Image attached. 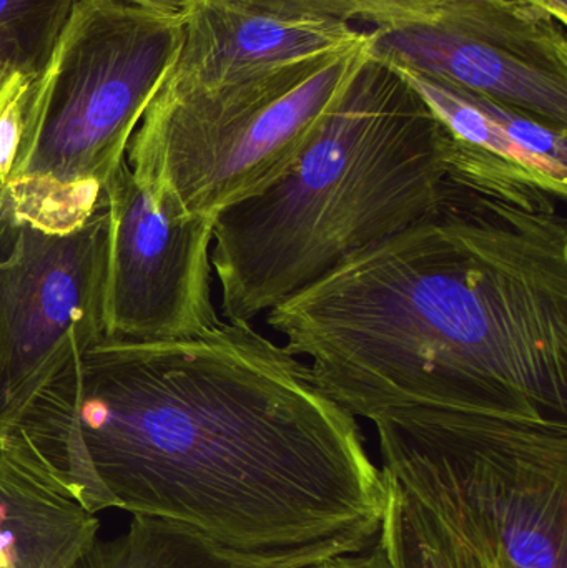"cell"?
Masks as SVG:
<instances>
[{"label":"cell","mask_w":567,"mask_h":568,"mask_svg":"<svg viewBox=\"0 0 567 568\" xmlns=\"http://www.w3.org/2000/svg\"><path fill=\"white\" fill-rule=\"evenodd\" d=\"M69 568H266L226 552L190 527L162 517L133 516L129 530L95 540Z\"/></svg>","instance_id":"obj_14"},{"label":"cell","mask_w":567,"mask_h":568,"mask_svg":"<svg viewBox=\"0 0 567 568\" xmlns=\"http://www.w3.org/2000/svg\"><path fill=\"white\" fill-rule=\"evenodd\" d=\"M40 70L39 63L17 40L0 36V155L10 119Z\"/></svg>","instance_id":"obj_17"},{"label":"cell","mask_w":567,"mask_h":568,"mask_svg":"<svg viewBox=\"0 0 567 568\" xmlns=\"http://www.w3.org/2000/svg\"><path fill=\"white\" fill-rule=\"evenodd\" d=\"M283 17H315L336 22L388 27L448 26L506 37L546 36L563 29L541 7L516 0H240Z\"/></svg>","instance_id":"obj_12"},{"label":"cell","mask_w":567,"mask_h":568,"mask_svg":"<svg viewBox=\"0 0 567 568\" xmlns=\"http://www.w3.org/2000/svg\"><path fill=\"white\" fill-rule=\"evenodd\" d=\"M183 17L77 0L23 97L0 160L19 212L67 226L105 203L146 106L182 45Z\"/></svg>","instance_id":"obj_4"},{"label":"cell","mask_w":567,"mask_h":568,"mask_svg":"<svg viewBox=\"0 0 567 568\" xmlns=\"http://www.w3.org/2000/svg\"><path fill=\"white\" fill-rule=\"evenodd\" d=\"M372 53L392 65L523 110L567 129L565 30L506 37L448 26L369 30Z\"/></svg>","instance_id":"obj_9"},{"label":"cell","mask_w":567,"mask_h":568,"mask_svg":"<svg viewBox=\"0 0 567 568\" xmlns=\"http://www.w3.org/2000/svg\"><path fill=\"white\" fill-rule=\"evenodd\" d=\"M516 2H526V3H533V6H536V3L533 2V0H516Z\"/></svg>","instance_id":"obj_22"},{"label":"cell","mask_w":567,"mask_h":568,"mask_svg":"<svg viewBox=\"0 0 567 568\" xmlns=\"http://www.w3.org/2000/svg\"><path fill=\"white\" fill-rule=\"evenodd\" d=\"M363 33L336 20L275 16L240 0H196L183 16L182 45L166 77L209 85L346 45Z\"/></svg>","instance_id":"obj_10"},{"label":"cell","mask_w":567,"mask_h":568,"mask_svg":"<svg viewBox=\"0 0 567 568\" xmlns=\"http://www.w3.org/2000/svg\"><path fill=\"white\" fill-rule=\"evenodd\" d=\"M383 473L498 568H567V424L443 409L372 420Z\"/></svg>","instance_id":"obj_6"},{"label":"cell","mask_w":567,"mask_h":568,"mask_svg":"<svg viewBox=\"0 0 567 568\" xmlns=\"http://www.w3.org/2000/svg\"><path fill=\"white\" fill-rule=\"evenodd\" d=\"M105 196V341L170 343L219 326L210 262L215 219L153 202L126 159L110 176Z\"/></svg>","instance_id":"obj_8"},{"label":"cell","mask_w":567,"mask_h":568,"mask_svg":"<svg viewBox=\"0 0 567 568\" xmlns=\"http://www.w3.org/2000/svg\"><path fill=\"white\" fill-rule=\"evenodd\" d=\"M3 193H6V182H3V173L0 170V203H2Z\"/></svg>","instance_id":"obj_21"},{"label":"cell","mask_w":567,"mask_h":568,"mask_svg":"<svg viewBox=\"0 0 567 568\" xmlns=\"http://www.w3.org/2000/svg\"><path fill=\"white\" fill-rule=\"evenodd\" d=\"M533 2L546 10L561 26H567V0H533Z\"/></svg>","instance_id":"obj_20"},{"label":"cell","mask_w":567,"mask_h":568,"mask_svg":"<svg viewBox=\"0 0 567 568\" xmlns=\"http://www.w3.org/2000/svg\"><path fill=\"white\" fill-rule=\"evenodd\" d=\"M126 2L156 10V12L183 17L196 0H126Z\"/></svg>","instance_id":"obj_19"},{"label":"cell","mask_w":567,"mask_h":568,"mask_svg":"<svg viewBox=\"0 0 567 568\" xmlns=\"http://www.w3.org/2000/svg\"><path fill=\"white\" fill-rule=\"evenodd\" d=\"M536 186L453 175L443 202L266 313L353 417L567 424V222Z\"/></svg>","instance_id":"obj_2"},{"label":"cell","mask_w":567,"mask_h":568,"mask_svg":"<svg viewBox=\"0 0 567 568\" xmlns=\"http://www.w3.org/2000/svg\"><path fill=\"white\" fill-rule=\"evenodd\" d=\"M77 0H0V36L17 40L42 69Z\"/></svg>","instance_id":"obj_16"},{"label":"cell","mask_w":567,"mask_h":568,"mask_svg":"<svg viewBox=\"0 0 567 568\" xmlns=\"http://www.w3.org/2000/svg\"><path fill=\"white\" fill-rule=\"evenodd\" d=\"M107 199V196H105ZM107 200L59 226L0 203V434L69 361L105 339Z\"/></svg>","instance_id":"obj_7"},{"label":"cell","mask_w":567,"mask_h":568,"mask_svg":"<svg viewBox=\"0 0 567 568\" xmlns=\"http://www.w3.org/2000/svg\"><path fill=\"white\" fill-rule=\"evenodd\" d=\"M452 146L422 95L369 50L295 165L216 216L223 317L252 323L428 215L452 185Z\"/></svg>","instance_id":"obj_3"},{"label":"cell","mask_w":567,"mask_h":568,"mask_svg":"<svg viewBox=\"0 0 567 568\" xmlns=\"http://www.w3.org/2000/svg\"><path fill=\"white\" fill-rule=\"evenodd\" d=\"M12 429L89 513L173 520L256 566L360 552L385 519L388 480L356 417L250 323L170 343L103 339Z\"/></svg>","instance_id":"obj_1"},{"label":"cell","mask_w":567,"mask_h":568,"mask_svg":"<svg viewBox=\"0 0 567 568\" xmlns=\"http://www.w3.org/2000/svg\"><path fill=\"white\" fill-rule=\"evenodd\" d=\"M386 480L388 504L378 539L393 568H498L459 539L408 490L388 476Z\"/></svg>","instance_id":"obj_15"},{"label":"cell","mask_w":567,"mask_h":568,"mask_svg":"<svg viewBox=\"0 0 567 568\" xmlns=\"http://www.w3.org/2000/svg\"><path fill=\"white\" fill-rule=\"evenodd\" d=\"M369 50L365 30L346 45L209 85L166 77L130 139L126 163L153 202L216 220L295 165Z\"/></svg>","instance_id":"obj_5"},{"label":"cell","mask_w":567,"mask_h":568,"mask_svg":"<svg viewBox=\"0 0 567 568\" xmlns=\"http://www.w3.org/2000/svg\"><path fill=\"white\" fill-rule=\"evenodd\" d=\"M393 67L422 95L456 143L496 165L519 173L559 202H566L567 176L518 145L493 113L488 99L403 67Z\"/></svg>","instance_id":"obj_13"},{"label":"cell","mask_w":567,"mask_h":568,"mask_svg":"<svg viewBox=\"0 0 567 568\" xmlns=\"http://www.w3.org/2000/svg\"><path fill=\"white\" fill-rule=\"evenodd\" d=\"M298 568H393V566L389 562L385 547L379 542V539H376V542H373L366 549L360 550V552L330 557V559Z\"/></svg>","instance_id":"obj_18"},{"label":"cell","mask_w":567,"mask_h":568,"mask_svg":"<svg viewBox=\"0 0 567 568\" xmlns=\"http://www.w3.org/2000/svg\"><path fill=\"white\" fill-rule=\"evenodd\" d=\"M99 529L95 514L0 443V568H69Z\"/></svg>","instance_id":"obj_11"}]
</instances>
